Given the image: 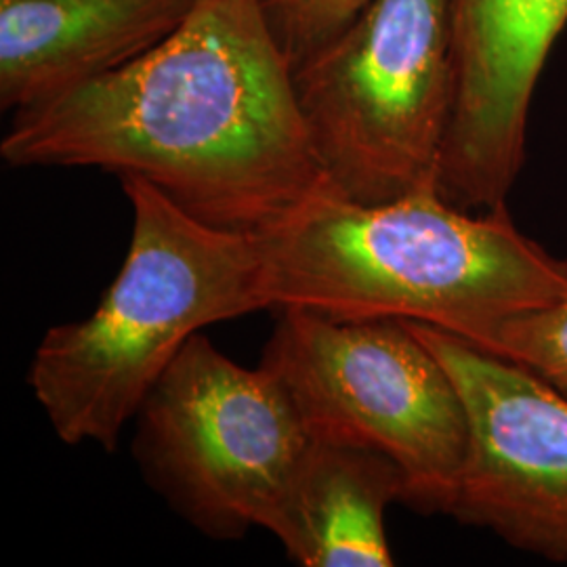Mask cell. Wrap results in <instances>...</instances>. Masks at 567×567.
<instances>
[{"mask_svg":"<svg viewBox=\"0 0 567 567\" xmlns=\"http://www.w3.org/2000/svg\"><path fill=\"white\" fill-rule=\"evenodd\" d=\"M0 158L142 177L194 219L248 236L326 183L265 0H198L137 60L13 112Z\"/></svg>","mask_w":567,"mask_h":567,"instance_id":"1","label":"cell"},{"mask_svg":"<svg viewBox=\"0 0 567 567\" xmlns=\"http://www.w3.org/2000/svg\"><path fill=\"white\" fill-rule=\"evenodd\" d=\"M257 240L267 309L433 326L487 353L508 320L567 297V261L507 204L473 213L437 187L360 204L326 182Z\"/></svg>","mask_w":567,"mask_h":567,"instance_id":"2","label":"cell"},{"mask_svg":"<svg viewBox=\"0 0 567 567\" xmlns=\"http://www.w3.org/2000/svg\"><path fill=\"white\" fill-rule=\"evenodd\" d=\"M121 185L133 208L121 271L89 318L44 332L28 372L61 442L105 452L194 334L267 309L257 236L194 219L142 177Z\"/></svg>","mask_w":567,"mask_h":567,"instance_id":"3","label":"cell"},{"mask_svg":"<svg viewBox=\"0 0 567 567\" xmlns=\"http://www.w3.org/2000/svg\"><path fill=\"white\" fill-rule=\"evenodd\" d=\"M292 81L334 192L383 204L437 187L454 103L447 0H370Z\"/></svg>","mask_w":567,"mask_h":567,"instance_id":"4","label":"cell"},{"mask_svg":"<svg viewBox=\"0 0 567 567\" xmlns=\"http://www.w3.org/2000/svg\"><path fill=\"white\" fill-rule=\"evenodd\" d=\"M259 365L313 442L370 447L402 468L405 507L452 515L465 465L466 412L446 365L402 320L276 311Z\"/></svg>","mask_w":567,"mask_h":567,"instance_id":"5","label":"cell"},{"mask_svg":"<svg viewBox=\"0 0 567 567\" xmlns=\"http://www.w3.org/2000/svg\"><path fill=\"white\" fill-rule=\"evenodd\" d=\"M133 456L183 522L231 543L267 532L311 437L280 383L194 334L135 414Z\"/></svg>","mask_w":567,"mask_h":567,"instance_id":"6","label":"cell"},{"mask_svg":"<svg viewBox=\"0 0 567 567\" xmlns=\"http://www.w3.org/2000/svg\"><path fill=\"white\" fill-rule=\"evenodd\" d=\"M465 405V465L452 517L567 566V398L524 365L408 322Z\"/></svg>","mask_w":567,"mask_h":567,"instance_id":"7","label":"cell"},{"mask_svg":"<svg viewBox=\"0 0 567 567\" xmlns=\"http://www.w3.org/2000/svg\"><path fill=\"white\" fill-rule=\"evenodd\" d=\"M454 103L437 189L465 210L507 204L526 161L527 116L567 0H447Z\"/></svg>","mask_w":567,"mask_h":567,"instance_id":"8","label":"cell"},{"mask_svg":"<svg viewBox=\"0 0 567 567\" xmlns=\"http://www.w3.org/2000/svg\"><path fill=\"white\" fill-rule=\"evenodd\" d=\"M198 0H0V107L93 81L171 37Z\"/></svg>","mask_w":567,"mask_h":567,"instance_id":"9","label":"cell"},{"mask_svg":"<svg viewBox=\"0 0 567 567\" xmlns=\"http://www.w3.org/2000/svg\"><path fill=\"white\" fill-rule=\"evenodd\" d=\"M405 503L402 468L370 447L313 442L267 532L303 567H391L386 508Z\"/></svg>","mask_w":567,"mask_h":567,"instance_id":"10","label":"cell"},{"mask_svg":"<svg viewBox=\"0 0 567 567\" xmlns=\"http://www.w3.org/2000/svg\"><path fill=\"white\" fill-rule=\"evenodd\" d=\"M492 355L524 365L567 398V297L508 320Z\"/></svg>","mask_w":567,"mask_h":567,"instance_id":"11","label":"cell"},{"mask_svg":"<svg viewBox=\"0 0 567 567\" xmlns=\"http://www.w3.org/2000/svg\"><path fill=\"white\" fill-rule=\"evenodd\" d=\"M292 65L337 37L370 0H265Z\"/></svg>","mask_w":567,"mask_h":567,"instance_id":"12","label":"cell"}]
</instances>
